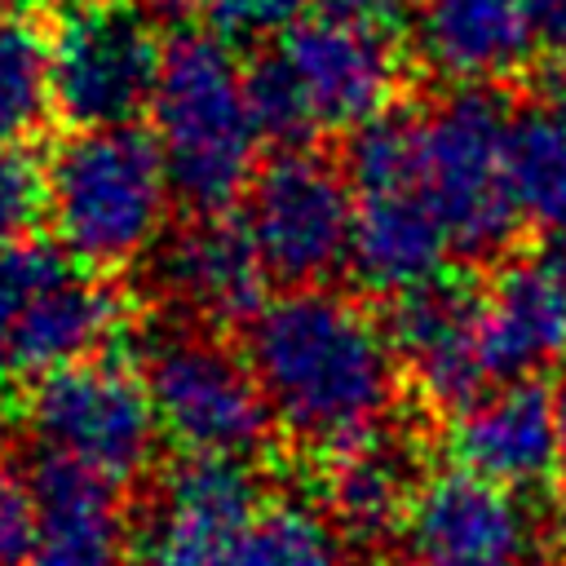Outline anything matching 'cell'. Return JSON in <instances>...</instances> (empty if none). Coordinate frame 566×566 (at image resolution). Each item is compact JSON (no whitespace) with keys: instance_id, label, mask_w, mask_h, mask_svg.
<instances>
[{"instance_id":"obj_26","label":"cell","mask_w":566,"mask_h":566,"mask_svg":"<svg viewBox=\"0 0 566 566\" xmlns=\"http://www.w3.org/2000/svg\"><path fill=\"white\" fill-rule=\"evenodd\" d=\"M35 217H44V164L0 137V239H22Z\"/></svg>"},{"instance_id":"obj_25","label":"cell","mask_w":566,"mask_h":566,"mask_svg":"<svg viewBox=\"0 0 566 566\" xmlns=\"http://www.w3.org/2000/svg\"><path fill=\"white\" fill-rule=\"evenodd\" d=\"M195 4L208 18L212 35L226 44L283 40L314 9V0H195Z\"/></svg>"},{"instance_id":"obj_10","label":"cell","mask_w":566,"mask_h":566,"mask_svg":"<svg viewBox=\"0 0 566 566\" xmlns=\"http://www.w3.org/2000/svg\"><path fill=\"white\" fill-rule=\"evenodd\" d=\"M243 226L270 270L287 287H323L354 252L349 172L314 146L279 150L248 186Z\"/></svg>"},{"instance_id":"obj_19","label":"cell","mask_w":566,"mask_h":566,"mask_svg":"<svg viewBox=\"0 0 566 566\" xmlns=\"http://www.w3.org/2000/svg\"><path fill=\"white\" fill-rule=\"evenodd\" d=\"M31 473L40 491V535L27 566H133V531L115 486L49 455Z\"/></svg>"},{"instance_id":"obj_1","label":"cell","mask_w":566,"mask_h":566,"mask_svg":"<svg viewBox=\"0 0 566 566\" xmlns=\"http://www.w3.org/2000/svg\"><path fill=\"white\" fill-rule=\"evenodd\" d=\"M243 354L274 424L323 455L385 438L398 402V358L385 323L332 287H287L252 323Z\"/></svg>"},{"instance_id":"obj_15","label":"cell","mask_w":566,"mask_h":566,"mask_svg":"<svg viewBox=\"0 0 566 566\" xmlns=\"http://www.w3.org/2000/svg\"><path fill=\"white\" fill-rule=\"evenodd\" d=\"M447 447L455 469H469L504 491L544 486L548 478H557L553 389L535 376L495 380L451 416Z\"/></svg>"},{"instance_id":"obj_7","label":"cell","mask_w":566,"mask_h":566,"mask_svg":"<svg viewBox=\"0 0 566 566\" xmlns=\"http://www.w3.org/2000/svg\"><path fill=\"white\" fill-rule=\"evenodd\" d=\"M27 429L49 460L84 469L106 486L142 478L164 438L142 371L106 354L40 376L27 398Z\"/></svg>"},{"instance_id":"obj_29","label":"cell","mask_w":566,"mask_h":566,"mask_svg":"<svg viewBox=\"0 0 566 566\" xmlns=\"http://www.w3.org/2000/svg\"><path fill=\"white\" fill-rule=\"evenodd\" d=\"M553 420H557V482L566 486V371L553 385Z\"/></svg>"},{"instance_id":"obj_13","label":"cell","mask_w":566,"mask_h":566,"mask_svg":"<svg viewBox=\"0 0 566 566\" xmlns=\"http://www.w3.org/2000/svg\"><path fill=\"white\" fill-rule=\"evenodd\" d=\"M155 287L181 314V323L217 332L252 323L270 301V270L243 226V217H190L159 243Z\"/></svg>"},{"instance_id":"obj_5","label":"cell","mask_w":566,"mask_h":566,"mask_svg":"<svg viewBox=\"0 0 566 566\" xmlns=\"http://www.w3.org/2000/svg\"><path fill=\"white\" fill-rule=\"evenodd\" d=\"M345 172L354 186V252L349 270L363 287L407 296L442 279L451 234L424 186L420 115H380L349 133Z\"/></svg>"},{"instance_id":"obj_28","label":"cell","mask_w":566,"mask_h":566,"mask_svg":"<svg viewBox=\"0 0 566 566\" xmlns=\"http://www.w3.org/2000/svg\"><path fill=\"white\" fill-rule=\"evenodd\" d=\"M526 18L535 53H544L553 66H566V0H526Z\"/></svg>"},{"instance_id":"obj_2","label":"cell","mask_w":566,"mask_h":566,"mask_svg":"<svg viewBox=\"0 0 566 566\" xmlns=\"http://www.w3.org/2000/svg\"><path fill=\"white\" fill-rule=\"evenodd\" d=\"M407 22L398 0H314L248 66L261 137L292 150L318 133H358L389 115L402 84Z\"/></svg>"},{"instance_id":"obj_32","label":"cell","mask_w":566,"mask_h":566,"mask_svg":"<svg viewBox=\"0 0 566 566\" xmlns=\"http://www.w3.org/2000/svg\"><path fill=\"white\" fill-rule=\"evenodd\" d=\"M407 566H442V562H424V557H411Z\"/></svg>"},{"instance_id":"obj_18","label":"cell","mask_w":566,"mask_h":566,"mask_svg":"<svg viewBox=\"0 0 566 566\" xmlns=\"http://www.w3.org/2000/svg\"><path fill=\"white\" fill-rule=\"evenodd\" d=\"M124 327V301L111 283L66 265L62 279L49 283V292L31 305L22 327L13 332L0 371L4 376H53L62 367L88 363L106 354L111 336Z\"/></svg>"},{"instance_id":"obj_21","label":"cell","mask_w":566,"mask_h":566,"mask_svg":"<svg viewBox=\"0 0 566 566\" xmlns=\"http://www.w3.org/2000/svg\"><path fill=\"white\" fill-rule=\"evenodd\" d=\"M504 168L517 221L566 252V102L544 93L509 115Z\"/></svg>"},{"instance_id":"obj_22","label":"cell","mask_w":566,"mask_h":566,"mask_svg":"<svg viewBox=\"0 0 566 566\" xmlns=\"http://www.w3.org/2000/svg\"><path fill=\"white\" fill-rule=\"evenodd\" d=\"M226 566H354V544L323 504L265 500Z\"/></svg>"},{"instance_id":"obj_34","label":"cell","mask_w":566,"mask_h":566,"mask_svg":"<svg viewBox=\"0 0 566 566\" xmlns=\"http://www.w3.org/2000/svg\"><path fill=\"white\" fill-rule=\"evenodd\" d=\"M71 4H93V0H71Z\"/></svg>"},{"instance_id":"obj_30","label":"cell","mask_w":566,"mask_h":566,"mask_svg":"<svg viewBox=\"0 0 566 566\" xmlns=\"http://www.w3.org/2000/svg\"><path fill=\"white\" fill-rule=\"evenodd\" d=\"M150 9H159V13H177V9H186V4H195V0H146Z\"/></svg>"},{"instance_id":"obj_9","label":"cell","mask_w":566,"mask_h":566,"mask_svg":"<svg viewBox=\"0 0 566 566\" xmlns=\"http://www.w3.org/2000/svg\"><path fill=\"white\" fill-rule=\"evenodd\" d=\"M164 49L146 9L128 0L71 4L49 31L53 111L71 128H128L150 115Z\"/></svg>"},{"instance_id":"obj_11","label":"cell","mask_w":566,"mask_h":566,"mask_svg":"<svg viewBox=\"0 0 566 566\" xmlns=\"http://www.w3.org/2000/svg\"><path fill=\"white\" fill-rule=\"evenodd\" d=\"M256 509L248 464L186 455L146 495L133 526V566H226Z\"/></svg>"},{"instance_id":"obj_31","label":"cell","mask_w":566,"mask_h":566,"mask_svg":"<svg viewBox=\"0 0 566 566\" xmlns=\"http://www.w3.org/2000/svg\"><path fill=\"white\" fill-rule=\"evenodd\" d=\"M22 4H31V0H0V13H18Z\"/></svg>"},{"instance_id":"obj_16","label":"cell","mask_w":566,"mask_h":566,"mask_svg":"<svg viewBox=\"0 0 566 566\" xmlns=\"http://www.w3.org/2000/svg\"><path fill=\"white\" fill-rule=\"evenodd\" d=\"M407 40L451 88H491L535 53L526 0H416Z\"/></svg>"},{"instance_id":"obj_14","label":"cell","mask_w":566,"mask_h":566,"mask_svg":"<svg viewBox=\"0 0 566 566\" xmlns=\"http://www.w3.org/2000/svg\"><path fill=\"white\" fill-rule=\"evenodd\" d=\"M407 539L416 557L442 566H522L535 544V517L517 491L451 464L420 482Z\"/></svg>"},{"instance_id":"obj_3","label":"cell","mask_w":566,"mask_h":566,"mask_svg":"<svg viewBox=\"0 0 566 566\" xmlns=\"http://www.w3.org/2000/svg\"><path fill=\"white\" fill-rule=\"evenodd\" d=\"M150 137L164 155L172 199L195 217L226 212L248 195L261 150V124L248 93V66L212 31L172 35L150 97Z\"/></svg>"},{"instance_id":"obj_27","label":"cell","mask_w":566,"mask_h":566,"mask_svg":"<svg viewBox=\"0 0 566 566\" xmlns=\"http://www.w3.org/2000/svg\"><path fill=\"white\" fill-rule=\"evenodd\" d=\"M40 535L35 473L0 460V566H27Z\"/></svg>"},{"instance_id":"obj_4","label":"cell","mask_w":566,"mask_h":566,"mask_svg":"<svg viewBox=\"0 0 566 566\" xmlns=\"http://www.w3.org/2000/svg\"><path fill=\"white\" fill-rule=\"evenodd\" d=\"M172 181L155 137L128 128H71L44 159V221L66 261L124 270L168 234Z\"/></svg>"},{"instance_id":"obj_23","label":"cell","mask_w":566,"mask_h":566,"mask_svg":"<svg viewBox=\"0 0 566 566\" xmlns=\"http://www.w3.org/2000/svg\"><path fill=\"white\" fill-rule=\"evenodd\" d=\"M53 111L49 35L18 13H0V137H27Z\"/></svg>"},{"instance_id":"obj_17","label":"cell","mask_w":566,"mask_h":566,"mask_svg":"<svg viewBox=\"0 0 566 566\" xmlns=\"http://www.w3.org/2000/svg\"><path fill=\"white\" fill-rule=\"evenodd\" d=\"M495 380L539 376L566 363V252H526L482 292Z\"/></svg>"},{"instance_id":"obj_8","label":"cell","mask_w":566,"mask_h":566,"mask_svg":"<svg viewBox=\"0 0 566 566\" xmlns=\"http://www.w3.org/2000/svg\"><path fill=\"white\" fill-rule=\"evenodd\" d=\"M509 111L491 88H451L420 115L424 186L460 256H495L517 221L504 168Z\"/></svg>"},{"instance_id":"obj_24","label":"cell","mask_w":566,"mask_h":566,"mask_svg":"<svg viewBox=\"0 0 566 566\" xmlns=\"http://www.w3.org/2000/svg\"><path fill=\"white\" fill-rule=\"evenodd\" d=\"M66 265H75V261H66L49 243L0 239V358L13 340V332L22 327V318L31 314V305L49 292L53 279H62Z\"/></svg>"},{"instance_id":"obj_33","label":"cell","mask_w":566,"mask_h":566,"mask_svg":"<svg viewBox=\"0 0 566 566\" xmlns=\"http://www.w3.org/2000/svg\"><path fill=\"white\" fill-rule=\"evenodd\" d=\"M535 566H566L562 557H548V562H535Z\"/></svg>"},{"instance_id":"obj_6","label":"cell","mask_w":566,"mask_h":566,"mask_svg":"<svg viewBox=\"0 0 566 566\" xmlns=\"http://www.w3.org/2000/svg\"><path fill=\"white\" fill-rule=\"evenodd\" d=\"M142 380L159 429L203 460L248 464L270 442V402L248 354H234L203 327H159L142 349Z\"/></svg>"},{"instance_id":"obj_20","label":"cell","mask_w":566,"mask_h":566,"mask_svg":"<svg viewBox=\"0 0 566 566\" xmlns=\"http://www.w3.org/2000/svg\"><path fill=\"white\" fill-rule=\"evenodd\" d=\"M420 473L407 447L376 438L327 464V500L323 509L345 531L349 544H385L389 535L407 531Z\"/></svg>"},{"instance_id":"obj_12","label":"cell","mask_w":566,"mask_h":566,"mask_svg":"<svg viewBox=\"0 0 566 566\" xmlns=\"http://www.w3.org/2000/svg\"><path fill=\"white\" fill-rule=\"evenodd\" d=\"M389 349L402 380L438 411L455 416L486 394L495 367L486 345V305L469 283L433 279L389 310Z\"/></svg>"}]
</instances>
